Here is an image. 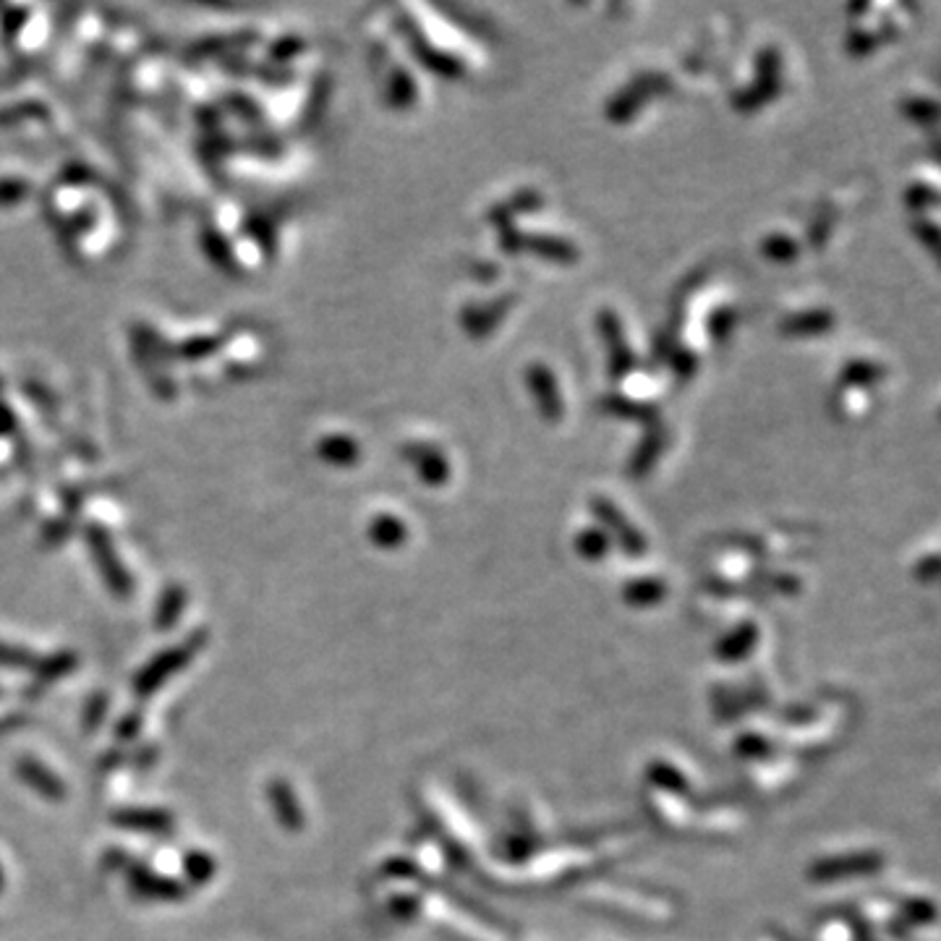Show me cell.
Instances as JSON below:
<instances>
[{"mask_svg":"<svg viewBox=\"0 0 941 941\" xmlns=\"http://www.w3.org/2000/svg\"><path fill=\"white\" fill-rule=\"evenodd\" d=\"M199 647H201V636L191 638V641H186V643H181V647L165 649L163 654L154 657L152 662L139 672L137 681H133V688H137V694L141 698L152 696L154 690H158L165 681H171V677L176 675V672L184 667L186 662H191L194 654L199 651Z\"/></svg>","mask_w":941,"mask_h":941,"instance_id":"cell-1","label":"cell"},{"mask_svg":"<svg viewBox=\"0 0 941 941\" xmlns=\"http://www.w3.org/2000/svg\"><path fill=\"white\" fill-rule=\"evenodd\" d=\"M129 884L139 897L160 899V903H176V899L184 897L186 892L184 884L160 876V873H152L150 869H144V866H131Z\"/></svg>","mask_w":941,"mask_h":941,"instance_id":"cell-2","label":"cell"},{"mask_svg":"<svg viewBox=\"0 0 941 941\" xmlns=\"http://www.w3.org/2000/svg\"><path fill=\"white\" fill-rule=\"evenodd\" d=\"M113 824L133 832H150V835H167L173 832V816L158 809H126L113 813Z\"/></svg>","mask_w":941,"mask_h":941,"instance_id":"cell-3","label":"cell"},{"mask_svg":"<svg viewBox=\"0 0 941 941\" xmlns=\"http://www.w3.org/2000/svg\"><path fill=\"white\" fill-rule=\"evenodd\" d=\"M16 771L19 777H22V782L30 785L37 795H43L47 800H63L66 785L60 782V779L53 775L45 764L35 762V758H22V762L16 764Z\"/></svg>","mask_w":941,"mask_h":941,"instance_id":"cell-4","label":"cell"},{"mask_svg":"<svg viewBox=\"0 0 941 941\" xmlns=\"http://www.w3.org/2000/svg\"><path fill=\"white\" fill-rule=\"evenodd\" d=\"M267 798H270V805L278 813V822L286 829H301L304 826V811H301L299 800H295L293 790L288 788V782L275 779V782L267 785Z\"/></svg>","mask_w":941,"mask_h":941,"instance_id":"cell-5","label":"cell"},{"mask_svg":"<svg viewBox=\"0 0 941 941\" xmlns=\"http://www.w3.org/2000/svg\"><path fill=\"white\" fill-rule=\"evenodd\" d=\"M73 667H77V657L69 654V651H60V654L45 657L43 662H35L32 672L39 677H45V681H58V677L69 675Z\"/></svg>","mask_w":941,"mask_h":941,"instance_id":"cell-6","label":"cell"},{"mask_svg":"<svg viewBox=\"0 0 941 941\" xmlns=\"http://www.w3.org/2000/svg\"><path fill=\"white\" fill-rule=\"evenodd\" d=\"M186 876L191 879V884H205L210 882L214 873V860L207 852H188L184 860Z\"/></svg>","mask_w":941,"mask_h":941,"instance_id":"cell-7","label":"cell"},{"mask_svg":"<svg viewBox=\"0 0 941 941\" xmlns=\"http://www.w3.org/2000/svg\"><path fill=\"white\" fill-rule=\"evenodd\" d=\"M181 604H184V591H181V589H171V591H167L165 600L160 602V612H158V628L160 630L171 628V625L176 623V617H178V612H181Z\"/></svg>","mask_w":941,"mask_h":941,"instance_id":"cell-8","label":"cell"},{"mask_svg":"<svg viewBox=\"0 0 941 941\" xmlns=\"http://www.w3.org/2000/svg\"><path fill=\"white\" fill-rule=\"evenodd\" d=\"M37 659L30 654L26 649L9 647V643H0V667L22 670V667H35Z\"/></svg>","mask_w":941,"mask_h":941,"instance_id":"cell-9","label":"cell"},{"mask_svg":"<svg viewBox=\"0 0 941 941\" xmlns=\"http://www.w3.org/2000/svg\"><path fill=\"white\" fill-rule=\"evenodd\" d=\"M137 728H139V717H131V719H124V722H120V728H118V737L120 741H131L133 735H137Z\"/></svg>","mask_w":941,"mask_h":941,"instance_id":"cell-10","label":"cell"},{"mask_svg":"<svg viewBox=\"0 0 941 941\" xmlns=\"http://www.w3.org/2000/svg\"><path fill=\"white\" fill-rule=\"evenodd\" d=\"M105 706H107V701H105V698H97V701H94V704H92V709H90V711H92V717H90V719H86V724H90V728H94V724H97V722H100V717H103Z\"/></svg>","mask_w":941,"mask_h":941,"instance_id":"cell-11","label":"cell"},{"mask_svg":"<svg viewBox=\"0 0 941 941\" xmlns=\"http://www.w3.org/2000/svg\"><path fill=\"white\" fill-rule=\"evenodd\" d=\"M0 890H3V869H0Z\"/></svg>","mask_w":941,"mask_h":941,"instance_id":"cell-12","label":"cell"}]
</instances>
